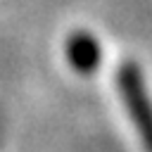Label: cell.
<instances>
[{"instance_id": "6da1fadb", "label": "cell", "mask_w": 152, "mask_h": 152, "mask_svg": "<svg viewBox=\"0 0 152 152\" xmlns=\"http://www.w3.org/2000/svg\"><path fill=\"white\" fill-rule=\"evenodd\" d=\"M116 86L119 95L124 100V107L145 145L147 152H152V97L147 93L142 71L135 62H124L116 71Z\"/></svg>"}, {"instance_id": "7a4b0ae2", "label": "cell", "mask_w": 152, "mask_h": 152, "mask_svg": "<svg viewBox=\"0 0 152 152\" xmlns=\"http://www.w3.org/2000/svg\"><path fill=\"white\" fill-rule=\"evenodd\" d=\"M66 59L71 64V69L76 74H83V76H90L100 69V62H102V45L100 40L88 33V31H76L66 38Z\"/></svg>"}]
</instances>
